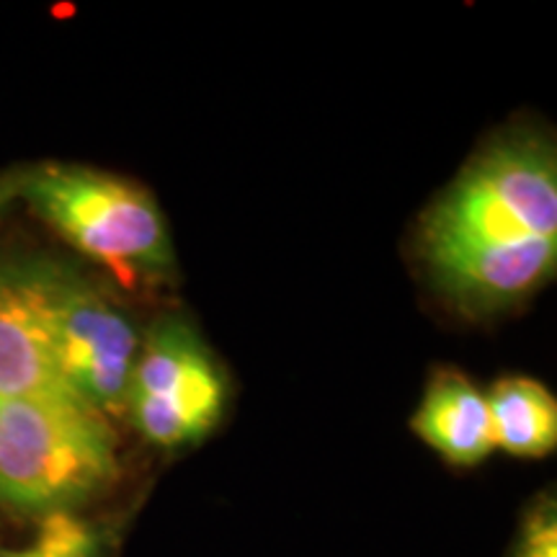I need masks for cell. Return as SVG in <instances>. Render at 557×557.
<instances>
[{
	"mask_svg": "<svg viewBox=\"0 0 557 557\" xmlns=\"http://www.w3.org/2000/svg\"><path fill=\"white\" fill-rule=\"evenodd\" d=\"M423 267L436 289L470 315L521 305L557 267V158L537 132L485 145L421 220Z\"/></svg>",
	"mask_w": 557,
	"mask_h": 557,
	"instance_id": "cell-1",
	"label": "cell"
},
{
	"mask_svg": "<svg viewBox=\"0 0 557 557\" xmlns=\"http://www.w3.org/2000/svg\"><path fill=\"white\" fill-rule=\"evenodd\" d=\"M227 380L184 318H163L143 336L124 416L160 449L197 444L220 423Z\"/></svg>",
	"mask_w": 557,
	"mask_h": 557,
	"instance_id": "cell-5",
	"label": "cell"
},
{
	"mask_svg": "<svg viewBox=\"0 0 557 557\" xmlns=\"http://www.w3.org/2000/svg\"><path fill=\"white\" fill-rule=\"evenodd\" d=\"M413 431L438 457L457 468H472L496 451L485 393L451 369H444L429 382L413 416Z\"/></svg>",
	"mask_w": 557,
	"mask_h": 557,
	"instance_id": "cell-7",
	"label": "cell"
},
{
	"mask_svg": "<svg viewBox=\"0 0 557 557\" xmlns=\"http://www.w3.org/2000/svg\"><path fill=\"white\" fill-rule=\"evenodd\" d=\"M21 201L88 259L120 276H171V233L143 186L78 163L26 165Z\"/></svg>",
	"mask_w": 557,
	"mask_h": 557,
	"instance_id": "cell-3",
	"label": "cell"
},
{
	"mask_svg": "<svg viewBox=\"0 0 557 557\" xmlns=\"http://www.w3.org/2000/svg\"><path fill=\"white\" fill-rule=\"evenodd\" d=\"M496 449L545 457L557 444V400L540 380L504 377L485 393Z\"/></svg>",
	"mask_w": 557,
	"mask_h": 557,
	"instance_id": "cell-8",
	"label": "cell"
},
{
	"mask_svg": "<svg viewBox=\"0 0 557 557\" xmlns=\"http://www.w3.org/2000/svg\"><path fill=\"white\" fill-rule=\"evenodd\" d=\"M109 532L81 513H54L39 521L37 534L0 557H109Z\"/></svg>",
	"mask_w": 557,
	"mask_h": 557,
	"instance_id": "cell-9",
	"label": "cell"
},
{
	"mask_svg": "<svg viewBox=\"0 0 557 557\" xmlns=\"http://www.w3.org/2000/svg\"><path fill=\"white\" fill-rule=\"evenodd\" d=\"M47 259L0 261V400L62 395L47 308Z\"/></svg>",
	"mask_w": 557,
	"mask_h": 557,
	"instance_id": "cell-6",
	"label": "cell"
},
{
	"mask_svg": "<svg viewBox=\"0 0 557 557\" xmlns=\"http://www.w3.org/2000/svg\"><path fill=\"white\" fill-rule=\"evenodd\" d=\"M47 308L62 385L101 416H124L143 333L86 274L47 259Z\"/></svg>",
	"mask_w": 557,
	"mask_h": 557,
	"instance_id": "cell-4",
	"label": "cell"
},
{
	"mask_svg": "<svg viewBox=\"0 0 557 557\" xmlns=\"http://www.w3.org/2000/svg\"><path fill=\"white\" fill-rule=\"evenodd\" d=\"M26 169H9L0 171V218L5 214L13 201L21 199V184H24Z\"/></svg>",
	"mask_w": 557,
	"mask_h": 557,
	"instance_id": "cell-11",
	"label": "cell"
},
{
	"mask_svg": "<svg viewBox=\"0 0 557 557\" xmlns=\"http://www.w3.org/2000/svg\"><path fill=\"white\" fill-rule=\"evenodd\" d=\"M120 472L109 418L62 395L0 400V508L41 521L78 513Z\"/></svg>",
	"mask_w": 557,
	"mask_h": 557,
	"instance_id": "cell-2",
	"label": "cell"
},
{
	"mask_svg": "<svg viewBox=\"0 0 557 557\" xmlns=\"http://www.w3.org/2000/svg\"><path fill=\"white\" fill-rule=\"evenodd\" d=\"M508 557H557V513L553 498H542L537 506H532Z\"/></svg>",
	"mask_w": 557,
	"mask_h": 557,
	"instance_id": "cell-10",
	"label": "cell"
}]
</instances>
